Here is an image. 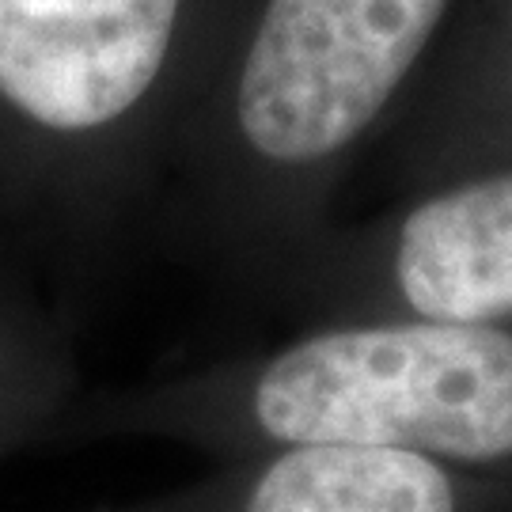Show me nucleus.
I'll return each mask as SVG.
<instances>
[{
  "mask_svg": "<svg viewBox=\"0 0 512 512\" xmlns=\"http://www.w3.org/2000/svg\"><path fill=\"white\" fill-rule=\"evenodd\" d=\"M114 425L224 459L391 448L512 486V323L334 319L126 395Z\"/></svg>",
  "mask_w": 512,
  "mask_h": 512,
  "instance_id": "f257e3e1",
  "label": "nucleus"
},
{
  "mask_svg": "<svg viewBox=\"0 0 512 512\" xmlns=\"http://www.w3.org/2000/svg\"><path fill=\"white\" fill-rule=\"evenodd\" d=\"M448 0H266L224 133L251 179L319 183L365 141L433 46Z\"/></svg>",
  "mask_w": 512,
  "mask_h": 512,
  "instance_id": "f03ea898",
  "label": "nucleus"
},
{
  "mask_svg": "<svg viewBox=\"0 0 512 512\" xmlns=\"http://www.w3.org/2000/svg\"><path fill=\"white\" fill-rule=\"evenodd\" d=\"M258 300L300 323H512V167L437 186L365 236L308 243Z\"/></svg>",
  "mask_w": 512,
  "mask_h": 512,
  "instance_id": "7ed1b4c3",
  "label": "nucleus"
},
{
  "mask_svg": "<svg viewBox=\"0 0 512 512\" xmlns=\"http://www.w3.org/2000/svg\"><path fill=\"white\" fill-rule=\"evenodd\" d=\"M183 0H0V107L54 141H99L164 88Z\"/></svg>",
  "mask_w": 512,
  "mask_h": 512,
  "instance_id": "20e7f679",
  "label": "nucleus"
},
{
  "mask_svg": "<svg viewBox=\"0 0 512 512\" xmlns=\"http://www.w3.org/2000/svg\"><path fill=\"white\" fill-rule=\"evenodd\" d=\"M509 482L391 448L296 444L224 459L217 475L133 512H505Z\"/></svg>",
  "mask_w": 512,
  "mask_h": 512,
  "instance_id": "39448f33",
  "label": "nucleus"
},
{
  "mask_svg": "<svg viewBox=\"0 0 512 512\" xmlns=\"http://www.w3.org/2000/svg\"><path fill=\"white\" fill-rule=\"evenodd\" d=\"M505 84H509V92H512V46H509V65H505Z\"/></svg>",
  "mask_w": 512,
  "mask_h": 512,
  "instance_id": "423d86ee",
  "label": "nucleus"
}]
</instances>
